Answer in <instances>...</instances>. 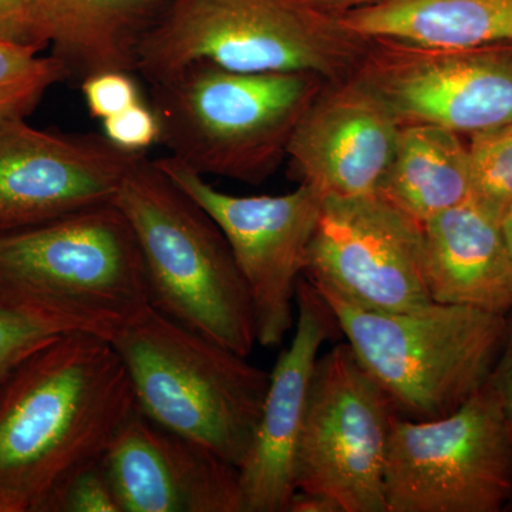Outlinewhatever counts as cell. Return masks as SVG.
<instances>
[{
    "mask_svg": "<svg viewBox=\"0 0 512 512\" xmlns=\"http://www.w3.org/2000/svg\"><path fill=\"white\" fill-rule=\"evenodd\" d=\"M136 397L110 339L70 332L0 386V512H47L70 477L103 458Z\"/></svg>",
    "mask_w": 512,
    "mask_h": 512,
    "instance_id": "6da1fadb",
    "label": "cell"
},
{
    "mask_svg": "<svg viewBox=\"0 0 512 512\" xmlns=\"http://www.w3.org/2000/svg\"><path fill=\"white\" fill-rule=\"evenodd\" d=\"M367 40L308 0H170L138 50L150 86L194 63L239 73H355Z\"/></svg>",
    "mask_w": 512,
    "mask_h": 512,
    "instance_id": "7a4b0ae2",
    "label": "cell"
},
{
    "mask_svg": "<svg viewBox=\"0 0 512 512\" xmlns=\"http://www.w3.org/2000/svg\"><path fill=\"white\" fill-rule=\"evenodd\" d=\"M114 204L140 245L151 306L192 332L251 355L258 343L254 305L210 214L147 156L131 168Z\"/></svg>",
    "mask_w": 512,
    "mask_h": 512,
    "instance_id": "3957f363",
    "label": "cell"
},
{
    "mask_svg": "<svg viewBox=\"0 0 512 512\" xmlns=\"http://www.w3.org/2000/svg\"><path fill=\"white\" fill-rule=\"evenodd\" d=\"M315 73H239L194 63L151 86L160 143L197 171L264 183L326 86Z\"/></svg>",
    "mask_w": 512,
    "mask_h": 512,
    "instance_id": "277c9868",
    "label": "cell"
},
{
    "mask_svg": "<svg viewBox=\"0 0 512 512\" xmlns=\"http://www.w3.org/2000/svg\"><path fill=\"white\" fill-rule=\"evenodd\" d=\"M110 340L126 366L137 407L148 419L242 466L271 373L153 306Z\"/></svg>",
    "mask_w": 512,
    "mask_h": 512,
    "instance_id": "5b68a950",
    "label": "cell"
},
{
    "mask_svg": "<svg viewBox=\"0 0 512 512\" xmlns=\"http://www.w3.org/2000/svg\"><path fill=\"white\" fill-rule=\"evenodd\" d=\"M312 285L402 419L446 417L490 382L508 316L443 303L410 312L366 311L328 286Z\"/></svg>",
    "mask_w": 512,
    "mask_h": 512,
    "instance_id": "8992f818",
    "label": "cell"
},
{
    "mask_svg": "<svg viewBox=\"0 0 512 512\" xmlns=\"http://www.w3.org/2000/svg\"><path fill=\"white\" fill-rule=\"evenodd\" d=\"M0 289L107 339L151 308L140 245L114 202L0 234Z\"/></svg>",
    "mask_w": 512,
    "mask_h": 512,
    "instance_id": "52a82bcc",
    "label": "cell"
},
{
    "mask_svg": "<svg viewBox=\"0 0 512 512\" xmlns=\"http://www.w3.org/2000/svg\"><path fill=\"white\" fill-rule=\"evenodd\" d=\"M387 512H503L512 505V433L493 380L434 420L394 416Z\"/></svg>",
    "mask_w": 512,
    "mask_h": 512,
    "instance_id": "ba28073f",
    "label": "cell"
},
{
    "mask_svg": "<svg viewBox=\"0 0 512 512\" xmlns=\"http://www.w3.org/2000/svg\"><path fill=\"white\" fill-rule=\"evenodd\" d=\"M394 416L348 342L320 355L296 453V490L329 495L343 512H387L384 464Z\"/></svg>",
    "mask_w": 512,
    "mask_h": 512,
    "instance_id": "9c48e42d",
    "label": "cell"
},
{
    "mask_svg": "<svg viewBox=\"0 0 512 512\" xmlns=\"http://www.w3.org/2000/svg\"><path fill=\"white\" fill-rule=\"evenodd\" d=\"M154 161L217 222L247 282L256 342L279 348L295 325L296 288L308 265L322 197L306 185L288 194L238 197L173 157Z\"/></svg>",
    "mask_w": 512,
    "mask_h": 512,
    "instance_id": "30bf717a",
    "label": "cell"
},
{
    "mask_svg": "<svg viewBox=\"0 0 512 512\" xmlns=\"http://www.w3.org/2000/svg\"><path fill=\"white\" fill-rule=\"evenodd\" d=\"M352 76L402 126L433 124L471 136L512 121V43L430 47L367 40Z\"/></svg>",
    "mask_w": 512,
    "mask_h": 512,
    "instance_id": "8fae6325",
    "label": "cell"
},
{
    "mask_svg": "<svg viewBox=\"0 0 512 512\" xmlns=\"http://www.w3.org/2000/svg\"><path fill=\"white\" fill-rule=\"evenodd\" d=\"M373 312L431 305L421 222L379 194L322 198L305 274Z\"/></svg>",
    "mask_w": 512,
    "mask_h": 512,
    "instance_id": "7c38bea8",
    "label": "cell"
},
{
    "mask_svg": "<svg viewBox=\"0 0 512 512\" xmlns=\"http://www.w3.org/2000/svg\"><path fill=\"white\" fill-rule=\"evenodd\" d=\"M146 156L104 134L56 133L30 126L26 117L0 116V234L114 202Z\"/></svg>",
    "mask_w": 512,
    "mask_h": 512,
    "instance_id": "4fadbf2b",
    "label": "cell"
},
{
    "mask_svg": "<svg viewBox=\"0 0 512 512\" xmlns=\"http://www.w3.org/2000/svg\"><path fill=\"white\" fill-rule=\"evenodd\" d=\"M400 128L389 107L355 76L326 83L289 143L293 177L322 198L377 194Z\"/></svg>",
    "mask_w": 512,
    "mask_h": 512,
    "instance_id": "5bb4252c",
    "label": "cell"
},
{
    "mask_svg": "<svg viewBox=\"0 0 512 512\" xmlns=\"http://www.w3.org/2000/svg\"><path fill=\"white\" fill-rule=\"evenodd\" d=\"M295 333L271 372L264 409L239 467L242 512H286L296 491V453L320 349L340 332L335 313L302 276L296 288Z\"/></svg>",
    "mask_w": 512,
    "mask_h": 512,
    "instance_id": "9a60e30c",
    "label": "cell"
},
{
    "mask_svg": "<svg viewBox=\"0 0 512 512\" xmlns=\"http://www.w3.org/2000/svg\"><path fill=\"white\" fill-rule=\"evenodd\" d=\"M121 512H242L239 467L138 407L103 456Z\"/></svg>",
    "mask_w": 512,
    "mask_h": 512,
    "instance_id": "2e32d148",
    "label": "cell"
},
{
    "mask_svg": "<svg viewBox=\"0 0 512 512\" xmlns=\"http://www.w3.org/2000/svg\"><path fill=\"white\" fill-rule=\"evenodd\" d=\"M423 228L434 303L512 315V251L501 218L468 200Z\"/></svg>",
    "mask_w": 512,
    "mask_h": 512,
    "instance_id": "e0dca14e",
    "label": "cell"
},
{
    "mask_svg": "<svg viewBox=\"0 0 512 512\" xmlns=\"http://www.w3.org/2000/svg\"><path fill=\"white\" fill-rule=\"evenodd\" d=\"M170 0H26L37 45L50 47L67 80L134 73L138 50Z\"/></svg>",
    "mask_w": 512,
    "mask_h": 512,
    "instance_id": "ac0fdd59",
    "label": "cell"
},
{
    "mask_svg": "<svg viewBox=\"0 0 512 512\" xmlns=\"http://www.w3.org/2000/svg\"><path fill=\"white\" fill-rule=\"evenodd\" d=\"M339 18L366 40L430 47L512 43V0H370Z\"/></svg>",
    "mask_w": 512,
    "mask_h": 512,
    "instance_id": "d6986e66",
    "label": "cell"
},
{
    "mask_svg": "<svg viewBox=\"0 0 512 512\" xmlns=\"http://www.w3.org/2000/svg\"><path fill=\"white\" fill-rule=\"evenodd\" d=\"M470 154L460 134L433 124H407L377 194L424 224L471 200Z\"/></svg>",
    "mask_w": 512,
    "mask_h": 512,
    "instance_id": "ffe728a7",
    "label": "cell"
},
{
    "mask_svg": "<svg viewBox=\"0 0 512 512\" xmlns=\"http://www.w3.org/2000/svg\"><path fill=\"white\" fill-rule=\"evenodd\" d=\"M70 332L87 330L55 309L0 289V386L29 357Z\"/></svg>",
    "mask_w": 512,
    "mask_h": 512,
    "instance_id": "44dd1931",
    "label": "cell"
},
{
    "mask_svg": "<svg viewBox=\"0 0 512 512\" xmlns=\"http://www.w3.org/2000/svg\"><path fill=\"white\" fill-rule=\"evenodd\" d=\"M18 43L0 42V116L26 117L67 73L52 55Z\"/></svg>",
    "mask_w": 512,
    "mask_h": 512,
    "instance_id": "7402d4cb",
    "label": "cell"
},
{
    "mask_svg": "<svg viewBox=\"0 0 512 512\" xmlns=\"http://www.w3.org/2000/svg\"><path fill=\"white\" fill-rule=\"evenodd\" d=\"M470 138L471 200L504 220L512 210V121Z\"/></svg>",
    "mask_w": 512,
    "mask_h": 512,
    "instance_id": "603a6c76",
    "label": "cell"
},
{
    "mask_svg": "<svg viewBox=\"0 0 512 512\" xmlns=\"http://www.w3.org/2000/svg\"><path fill=\"white\" fill-rule=\"evenodd\" d=\"M47 512H121L103 458L70 477Z\"/></svg>",
    "mask_w": 512,
    "mask_h": 512,
    "instance_id": "cb8c5ba5",
    "label": "cell"
},
{
    "mask_svg": "<svg viewBox=\"0 0 512 512\" xmlns=\"http://www.w3.org/2000/svg\"><path fill=\"white\" fill-rule=\"evenodd\" d=\"M84 101L93 119L101 121L140 103V90L131 73L103 72L80 83Z\"/></svg>",
    "mask_w": 512,
    "mask_h": 512,
    "instance_id": "d4e9b609",
    "label": "cell"
},
{
    "mask_svg": "<svg viewBox=\"0 0 512 512\" xmlns=\"http://www.w3.org/2000/svg\"><path fill=\"white\" fill-rule=\"evenodd\" d=\"M103 134L123 150L146 153L148 148L160 143V121L153 107L140 101L116 116L103 120Z\"/></svg>",
    "mask_w": 512,
    "mask_h": 512,
    "instance_id": "484cf974",
    "label": "cell"
},
{
    "mask_svg": "<svg viewBox=\"0 0 512 512\" xmlns=\"http://www.w3.org/2000/svg\"><path fill=\"white\" fill-rule=\"evenodd\" d=\"M0 42L37 47L26 0H0Z\"/></svg>",
    "mask_w": 512,
    "mask_h": 512,
    "instance_id": "4316f807",
    "label": "cell"
},
{
    "mask_svg": "<svg viewBox=\"0 0 512 512\" xmlns=\"http://www.w3.org/2000/svg\"><path fill=\"white\" fill-rule=\"evenodd\" d=\"M491 380L500 394L512 433V315L508 316L507 338Z\"/></svg>",
    "mask_w": 512,
    "mask_h": 512,
    "instance_id": "83f0119b",
    "label": "cell"
},
{
    "mask_svg": "<svg viewBox=\"0 0 512 512\" xmlns=\"http://www.w3.org/2000/svg\"><path fill=\"white\" fill-rule=\"evenodd\" d=\"M286 512H343V508L329 495L296 490Z\"/></svg>",
    "mask_w": 512,
    "mask_h": 512,
    "instance_id": "f1b7e54d",
    "label": "cell"
},
{
    "mask_svg": "<svg viewBox=\"0 0 512 512\" xmlns=\"http://www.w3.org/2000/svg\"><path fill=\"white\" fill-rule=\"evenodd\" d=\"M308 2L320 9L340 15V13L348 12L350 9L359 8L370 0H308Z\"/></svg>",
    "mask_w": 512,
    "mask_h": 512,
    "instance_id": "f546056e",
    "label": "cell"
},
{
    "mask_svg": "<svg viewBox=\"0 0 512 512\" xmlns=\"http://www.w3.org/2000/svg\"><path fill=\"white\" fill-rule=\"evenodd\" d=\"M503 227L505 231V237H507L508 245H510L512 251V210L505 215L503 220Z\"/></svg>",
    "mask_w": 512,
    "mask_h": 512,
    "instance_id": "4dcf8cb0",
    "label": "cell"
}]
</instances>
